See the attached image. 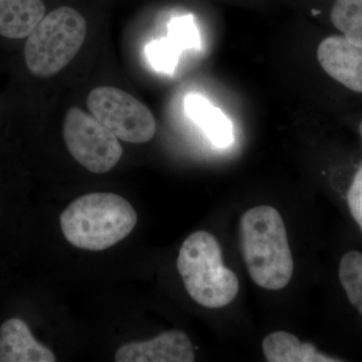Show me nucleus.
Wrapping results in <instances>:
<instances>
[{
	"label": "nucleus",
	"instance_id": "ddd939ff",
	"mask_svg": "<svg viewBox=\"0 0 362 362\" xmlns=\"http://www.w3.org/2000/svg\"><path fill=\"white\" fill-rule=\"evenodd\" d=\"M330 18L345 39L362 45V0H335Z\"/></svg>",
	"mask_w": 362,
	"mask_h": 362
},
{
	"label": "nucleus",
	"instance_id": "39448f33",
	"mask_svg": "<svg viewBox=\"0 0 362 362\" xmlns=\"http://www.w3.org/2000/svg\"><path fill=\"white\" fill-rule=\"evenodd\" d=\"M92 115L122 141L143 144L156 132L151 111L125 90L114 87H98L87 99Z\"/></svg>",
	"mask_w": 362,
	"mask_h": 362
},
{
	"label": "nucleus",
	"instance_id": "423d86ee",
	"mask_svg": "<svg viewBox=\"0 0 362 362\" xmlns=\"http://www.w3.org/2000/svg\"><path fill=\"white\" fill-rule=\"evenodd\" d=\"M63 136L71 156L90 173H107L122 157L118 138L94 116L77 107L66 112Z\"/></svg>",
	"mask_w": 362,
	"mask_h": 362
},
{
	"label": "nucleus",
	"instance_id": "f8f14e48",
	"mask_svg": "<svg viewBox=\"0 0 362 362\" xmlns=\"http://www.w3.org/2000/svg\"><path fill=\"white\" fill-rule=\"evenodd\" d=\"M263 352L269 362H337L341 359L326 356L310 343L300 341L295 335L277 331L265 337Z\"/></svg>",
	"mask_w": 362,
	"mask_h": 362
},
{
	"label": "nucleus",
	"instance_id": "1a4fd4ad",
	"mask_svg": "<svg viewBox=\"0 0 362 362\" xmlns=\"http://www.w3.org/2000/svg\"><path fill=\"white\" fill-rule=\"evenodd\" d=\"M54 354L35 339L25 321L6 320L0 327V362H54Z\"/></svg>",
	"mask_w": 362,
	"mask_h": 362
},
{
	"label": "nucleus",
	"instance_id": "0eeeda50",
	"mask_svg": "<svg viewBox=\"0 0 362 362\" xmlns=\"http://www.w3.org/2000/svg\"><path fill=\"white\" fill-rule=\"evenodd\" d=\"M115 361L192 362L194 345L183 331H166L147 341L124 344L117 350Z\"/></svg>",
	"mask_w": 362,
	"mask_h": 362
},
{
	"label": "nucleus",
	"instance_id": "f03ea898",
	"mask_svg": "<svg viewBox=\"0 0 362 362\" xmlns=\"http://www.w3.org/2000/svg\"><path fill=\"white\" fill-rule=\"evenodd\" d=\"M68 242L87 251H104L125 239L137 223L129 202L110 192H94L75 199L61 214Z\"/></svg>",
	"mask_w": 362,
	"mask_h": 362
},
{
	"label": "nucleus",
	"instance_id": "f3484780",
	"mask_svg": "<svg viewBox=\"0 0 362 362\" xmlns=\"http://www.w3.org/2000/svg\"><path fill=\"white\" fill-rule=\"evenodd\" d=\"M350 214L362 232V164L354 175L347 194Z\"/></svg>",
	"mask_w": 362,
	"mask_h": 362
},
{
	"label": "nucleus",
	"instance_id": "6e6552de",
	"mask_svg": "<svg viewBox=\"0 0 362 362\" xmlns=\"http://www.w3.org/2000/svg\"><path fill=\"white\" fill-rule=\"evenodd\" d=\"M317 59L331 78L347 89L362 93V45L344 37H326L319 45Z\"/></svg>",
	"mask_w": 362,
	"mask_h": 362
},
{
	"label": "nucleus",
	"instance_id": "9b49d317",
	"mask_svg": "<svg viewBox=\"0 0 362 362\" xmlns=\"http://www.w3.org/2000/svg\"><path fill=\"white\" fill-rule=\"evenodd\" d=\"M187 115L204 130L214 146L225 148L233 142V127L230 119L201 95H190L185 100Z\"/></svg>",
	"mask_w": 362,
	"mask_h": 362
},
{
	"label": "nucleus",
	"instance_id": "a211bd4d",
	"mask_svg": "<svg viewBox=\"0 0 362 362\" xmlns=\"http://www.w3.org/2000/svg\"><path fill=\"white\" fill-rule=\"evenodd\" d=\"M359 133H361V142H362V122L361 123V125H359Z\"/></svg>",
	"mask_w": 362,
	"mask_h": 362
},
{
	"label": "nucleus",
	"instance_id": "20e7f679",
	"mask_svg": "<svg viewBox=\"0 0 362 362\" xmlns=\"http://www.w3.org/2000/svg\"><path fill=\"white\" fill-rule=\"evenodd\" d=\"M87 35L84 16L63 6L45 16L28 37L25 59L35 77L49 78L59 73L80 52Z\"/></svg>",
	"mask_w": 362,
	"mask_h": 362
},
{
	"label": "nucleus",
	"instance_id": "7ed1b4c3",
	"mask_svg": "<svg viewBox=\"0 0 362 362\" xmlns=\"http://www.w3.org/2000/svg\"><path fill=\"white\" fill-rule=\"evenodd\" d=\"M177 270L189 296L206 308L228 306L239 293V280L223 265L218 240L206 230L192 233L185 240L178 254Z\"/></svg>",
	"mask_w": 362,
	"mask_h": 362
},
{
	"label": "nucleus",
	"instance_id": "f257e3e1",
	"mask_svg": "<svg viewBox=\"0 0 362 362\" xmlns=\"http://www.w3.org/2000/svg\"><path fill=\"white\" fill-rule=\"evenodd\" d=\"M240 244L255 284L271 291L289 284L294 262L284 221L277 209L259 206L244 214L240 220Z\"/></svg>",
	"mask_w": 362,
	"mask_h": 362
},
{
	"label": "nucleus",
	"instance_id": "9d476101",
	"mask_svg": "<svg viewBox=\"0 0 362 362\" xmlns=\"http://www.w3.org/2000/svg\"><path fill=\"white\" fill-rule=\"evenodd\" d=\"M45 13L42 0H0V35L11 40L25 39Z\"/></svg>",
	"mask_w": 362,
	"mask_h": 362
},
{
	"label": "nucleus",
	"instance_id": "dca6fc26",
	"mask_svg": "<svg viewBox=\"0 0 362 362\" xmlns=\"http://www.w3.org/2000/svg\"><path fill=\"white\" fill-rule=\"evenodd\" d=\"M168 39L182 49L199 47V35L192 16L173 18L168 26Z\"/></svg>",
	"mask_w": 362,
	"mask_h": 362
},
{
	"label": "nucleus",
	"instance_id": "2eb2a0df",
	"mask_svg": "<svg viewBox=\"0 0 362 362\" xmlns=\"http://www.w3.org/2000/svg\"><path fill=\"white\" fill-rule=\"evenodd\" d=\"M181 49L170 40L162 39L150 42L146 47V56L151 66L161 73H173L177 66Z\"/></svg>",
	"mask_w": 362,
	"mask_h": 362
},
{
	"label": "nucleus",
	"instance_id": "4468645a",
	"mask_svg": "<svg viewBox=\"0 0 362 362\" xmlns=\"http://www.w3.org/2000/svg\"><path fill=\"white\" fill-rule=\"evenodd\" d=\"M339 280L350 303L362 317V254L350 251L339 264Z\"/></svg>",
	"mask_w": 362,
	"mask_h": 362
}]
</instances>
